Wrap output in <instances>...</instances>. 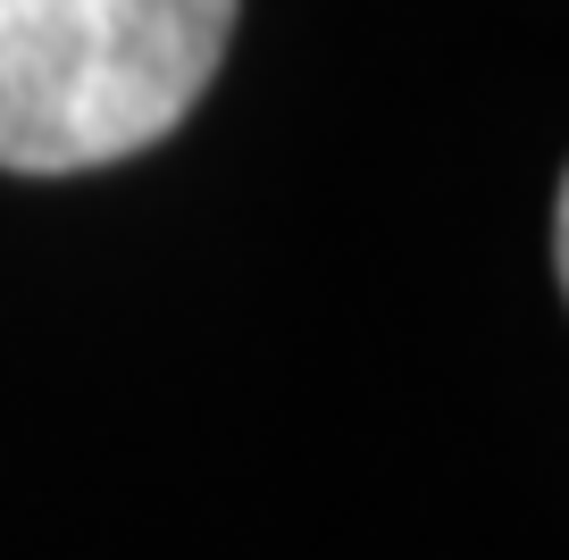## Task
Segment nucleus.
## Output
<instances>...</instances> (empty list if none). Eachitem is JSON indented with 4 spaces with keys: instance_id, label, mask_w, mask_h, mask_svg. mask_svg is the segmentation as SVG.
Segmentation results:
<instances>
[{
    "instance_id": "obj_1",
    "label": "nucleus",
    "mask_w": 569,
    "mask_h": 560,
    "mask_svg": "<svg viewBox=\"0 0 569 560\" xmlns=\"http://www.w3.org/2000/svg\"><path fill=\"white\" fill-rule=\"evenodd\" d=\"M243 0H0V176H84L168 142Z\"/></svg>"
}]
</instances>
